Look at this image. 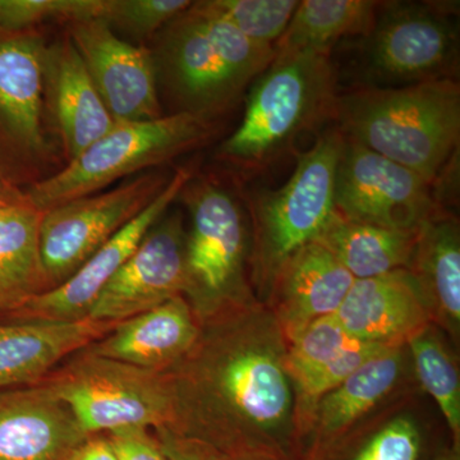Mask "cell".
Segmentation results:
<instances>
[{
    "label": "cell",
    "instance_id": "cell-27",
    "mask_svg": "<svg viewBox=\"0 0 460 460\" xmlns=\"http://www.w3.org/2000/svg\"><path fill=\"white\" fill-rule=\"evenodd\" d=\"M423 438L407 414L365 420L313 460H420Z\"/></svg>",
    "mask_w": 460,
    "mask_h": 460
},
{
    "label": "cell",
    "instance_id": "cell-15",
    "mask_svg": "<svg viewBox=\"0 0 460 460\" xmlns=\"http://www.w3.org/2000/svg\"><path fill=\"white\" fill-rule=\"evenodd\" d=\"M69 38L115 122L163 117L150 50L118 38L102 20L69 23Z\"/></svg>",
    "mask_w": 460,
    "mask_h": 460
},
{
    "label": "cell",
    "instance_id": "cell-14",
    "mask_svg": "<svg viewBox=\"0 0 460 460\" xmlns=\"http://www.w3.org/2000/svg\"><path fill=\"white\" fill-rule=\"evenodd\" d=\"M186 238L181 214L163 217L100 293L89 319L122 323L183 296Z\"/></svg>",
    "mask_w": 460,
    "mask_h": 460
},
{
    "label": "cell",
    "instance_id": "cell-38",
    "mask_svg": "<svg viewBox=\"0 0 460 460\" xmlns=\"http://www.w3.org/2000/svg\"><path fill=\"white\" fill-rule=\"evenodd\" d=\"M229 460H277L272 458H265V456H242V458H234Z\"/></svg>",
    "mask_w": 460,
    "mask_h": 460
},
{
    "label": "cell",
    "instance_id": "cell-34",
    "mask_svg": "<svg viewBox=\"0 0 460 460\" xmlns=\"http://www.w3.org/2000/svg\"><path fill=\"white\" fill-rule=\"evenodd\" d=\"M154 432L169 460H229L219 450L198 438L177 434L166 428L154 429Z\"/></svg>",
    "mask_w": 460,
    "mask_h": 460
},
{
    "label": "cell",
    "instance_id": "cell-29",
    "mask_svg": "<svg viewBox=\"0 0 460 460\" xmlns=\"http://www.w3.org/2000/svg\"><path fill=\"white\" fill-rule=\"evenodd\" d=\"M335 314L320 317L287 339V368L293 387L356 344Z\"/></svg>",
    "mask_w": 460,
    "mask_h": 460
},
{
    "label": "cell",
    "instance_id": "cell-37",
    "mask_svg": "<svg viewBox=\"0 0 460 460\" xmlns=\"http://www.w3.org/2000/svg\"><path fill=\"white\" fill-rule=\"evenodd\" d=\"M8 192H16V190H8L7 187L4 186V184L0 181V208H5V206H8L9 204H12V202L16 201L17 199H20L22 195H17L14 196V198H9L7 195Z\"/></svg>",
    "mask_w": 460,
    "mask_h": 460
},
{
    "label": "cell",
    "instance_id": "cell-28",
    "mask_svg": "<svg viewBox=\"0 0 460 460\" xmlns=\"http://www.w3.org/2000/svg\"><path fill=\"white\" fill-rule=\"evenodd\" d=\"M420 385L434 398L452 432V445L460 449V377L456 357L434 323L407 343Z\"/></svg>",
    "mask_w": 460,
    "mask_h": 460
},
{
    "label": "cell",
    "instance_id": "cell-23",
    "mask_svg": "<svg viewBox=\"0 0 460 460\" xmlns=\"http://www.w3.org/2000/svg\"><path fill=\"white\" fill-rule=\"evenodd\" d=\"M407 270L416 280L432 323L454 341L460 332V229L453 214L438 208L416 233Z\"/></svg>",
    "mask_w": 460,
    "mask_h": 460
},
{
    "label": "cell",
    "instance_id": "cell-10",
    "mask_svg": "<svg viewBox=\"0 0 460 460\" xmlns=\"http://www.w3.org/2000/svg\"><path fill=\"white\" fill-rule=\"evenodd\" d=\"M47 49L35 29H0V181L11 190L44 180L53 163L42 126Z\"/></svg>",
    "mask_w": 460,
    "mask_h": 460
},
{
    "label": "cell",
    "instance_id": "cell-36",
    "mask_svg": "<svg viewBox=\"0 0 460 460\" xmlns=\"http://www.w3.org/2000/svg\"><path fill=\"white\" fill-rule=\"evenodd\" d=\"M432 460H460V449H456L453 445L443 447L435 454Z\"/></svg>",
    "mask_w": 460,
    "mask_h": 460
},
{
    "label": "cell",
    "instance_id": "cell-16",
    "mask_svg": "<svg viewBox=\"0 0 460 460\" xmlns=\"http://www.w3.org/2000/svg\"><path fill=\"white\" fill-rule=\"evenodd\" d=\"M335 316L354 341L387 348L405 347L432 323L425 298L405 269L354 280Z\"/></svg>",
    "mask_w": 460,
    "mask_h": 460
},
{
    "label": "cell",
    "instance_id": "cell-33",
    "mask_svg": "<svg viewBox=\"0 0 460 460\" xmlns=\"http://www.w3.org/2000/svg\"><path fill=\"white\" fill-rule=\"evenodd\" d=\"M119 460H169L155 432L145 428H128L105 434Z\"/></svg>",
    "mask_w": 460,
    "mask_h": 460
},
{
    "label": "cell",
    "instance_id": "cell-1",
    "mask_svg": "<svg viewBox=\"0 0 460 460\" xmlns=\"http://www.w3.org/2000/svg\"><path fill=\"white\" fill-rule=\"evenodd\" d=\"M164 372L174 401L172 431L229 459L301 460L286 337L260 299L199 320L195 343Z\"/></svg>",
    "mask_w": 460,
    "mask_h": 460
},
{
    "label": "cell",
    "instance_id": "cell-18",
    "mask_svg": "<svg viewBox=\"0 0 460 460\" xmlns=\"http://www.w3.org/2000/svg\"><path fill=\"white\" fill-rule=\"evenodd\" d=\"M354 280L325 248L313 242L281 263L263 304L287 341L313 321L337 314Z\"/></svg>",
    "mask_w": 460,
    "mask_h": 460
},
{
    "label": "cell",
    "instance_id": "cell-19",
    "mask_svg": "<svg viewBox=\"0 0 460 460\" xmlns=\"http://www.w3.org/2000/svg\"><path fill=\"white\" fill-rule=\"evenodd\" d=\"M407 353L390 348L366 362L314 405L301 438V460H313L365 422L401 384Z\"/></svg>",
    "mask_w": 460,
    "mask_h": 460
},
{
    "label": "cell",
    "instance_id": "cell-11",
    "mask_svg": "<svg viewBox=\"0 0 460 460\" xmlns=\"http://www.w3.org/2000/svg\"><path fill=\"white\" fill-rule=\"evenodd\" d=\"M166 183L157 174L141 175L117 189L72 199L42 213L39 248L48 290L68 280L142 213Z\"/></svg>",
    "mask_w": 460,
    "mask_h": 460
},
{
    "label": "cell",
    "instance_id": "cell-3",
    "mask_svg": "<svg viewBox=\"0 0 460 460\" xmlns=\"http://www.w3.org/2000/svg\"><path fill=\"white\" fill-rule=\"evenodd\" d=\"M337 96L330 54L275 56L252 84L243 119L219 147V159L260 174L290 155L302 135L332 119Z\"/></svg>",
    "mask_w": 460,
    "mask_h": 460
},
{
    "label": "cell",
    "instance_id": "cell-25",
    "mask_svg": "<svg viewBox=\"0 0 460 460\" xmlns=\"http://www.w3.org/2000/svg\"><path fill=\"white\" fill-rule=\"evenodd\" d=\"M416 230L383 228L345 219L335 211L316 243L325 248L354 279L380 277L410 265Z\"/></svg>",
    "mask_w": 460,
    "mask_h": 460
},
{
    "label": "cell",
    "instance_id": "cell-13",
    "mask_svg": "<svg viewBox=\"0 0 460 460\" xmlns=\"http://www.w3.org/2000/svg\"><path fill=\"white\" fill-rule=\"evenodd\" d=\"M192 177L193 172L190 168L180 169L154 201L109 239L68 280L33 296L22 307L0 321L71 323L89 319L91 308L100 293L137 250L148 230L164 217L169 206L177 199Z\"/></svg>",
    "mask_w": 460,
    "mask_h": 460
},
{
    "label": "cell",
    "instance_id": "cell-26",
    "mask_svg": "<svg viewBox=\"0 0 460 460\" xmlns=\"http://www.w3.org/2000/svg\"><path fill=\"white\" fill-rule=\"evenodd\" d=\"M380 2L374 0H302L275 42V56L292 53L330 54L343 38L370 35Z\"/></svg>",
    "mask_w": 460,
    "mask_h": 460
},
{
    "label": "cell",
    "instance_id": "cell-6",
    "mask_svg": "<svg viewBox=\"0 0 460 460\" xmlns=\"http://www.w3.org/2000/svg\"><path fill=\"white\" fill-rule=\"evenodd\" d=\"M210 119L172 113L140 122H115L111 131L66 163L62 171L32 184L23 195L41 213L72 199L99 193L115 181L159 165L204 144Z\"/></svg>",
    "mask_w": 460,
    "mask_h": 460
},
{
    "label": "cell",
    "instance_id": "cell-12",
    "mask_svg": "<svg viewBox=\"0 0 460 460\" xmlns=\"http://www.w3.org/2000/svg\"><path fill=\"white\" fill-rule=\"evenodd\" d=\"M334 206L345 219L399 230H416L443 208L417 172L347 138L335 175Z\"/></svg>",
    "mask_w": 460,
    "mask_h": 460
},
{
    "label": "cell",
    "instance_id": "cell-17",
    "mask_svg": "<svg viewBox=\"0 0 460 460\" xmlns=\"http://www.w3.org/2000/svg\"><path fill=\"white\" fill-rule=\"evenodd\" d=\"M89 438L47 387L0 389V460H65Z\"/></svg>",
    "mask_w": 460,
    "mask_h": 460
},
{
    "label": "cell",
    "instance_id": "cell-7",
    "mask_svg": "<svg viewBox=\"0 0 460 460\" xmlns=\"http://www.w3.org/2000/svg\"><path fill=\"white\" fill-rule=\"evenodd\" d=\"M68 405L87 436L128 428L172 429L174 401L165 372L144 370L83 349L39 381Z\"/></svg>",
    "mask_w": 460,
    "mask_h": 460
},
{
    "label": "cell",
    "instance_id": "cell-9",
    "mask_svg": "<svg viewBox=\"0 0 460 460\" xmlns=\"http://www.w3.org/2000/svg\"><path fill=\"white\" fill-rule=\"evenodd\" d=\"M456 3L380 2L366 38V66L371 80L407 86L454 80L459 66Z\"/></svg>",
    "mask_w": 460,
    "mask_h": 460
},
{
    "label": "cell",
    "instance_id": "cell-2",
    "mask_svg": "<svg viewBox=\"0 0 460 460\" xmlns=\"http://www.w3.org/2000/svg\"><path fill=\"white\" fill-rule=\"evenodd\" d=\"M347 140L417 172L429 184L459 150L460 89L456 80L359 87L335 99Z\"/></svg>",
    "mask_w": 460,
    "mask_h": 460
},
{
    "label": "cell",
    "instance_id": "cell-35",
    "mask_svg": "<svg viewBox=\"0 0 460 460\" xmlns=\"http://www.w3.org/2000/svg\"><path fill=\"white\" fill-rule=\"evenodd\" d=\"M65 460H119L105 434L91 435L69 452Z\"/></svg>",
    "mask_w": 460,
    "mask_h": 460
},
{
    "label": "cell",
    "instance_id": "cell-4",
    "mask_svg": "<svg viewBox=\"0 0 460 460\" xmlns=\"http://www.w3.org/2000/svg\"><path fill=\"white\" fill-rule=\"evenodd\" d=\"M274 58V47L248 40L196 2L163 30L157 65L175 113L210 119L232 108Z\"/></svg>",
    "mask_w": 460,
    "mask_h": 460
},
{
    "label": "cell",
    "instance_id": "cell-20",
    "mask_svg": "<svg viewBox=\"0 0 460 460\" xmlns=\"http://www.w3.org/2000/svg\"><path fill=\"white\" fill-rule=\"evenodd\" d=\"M120 323L0 321V389L32 385Z\"/></svg>",
    "mask_w": 460,
    "mask_h": 460
},
{
    "label": "cell",
    "instance_id": "cell-21",
    "mask_svg": "<svg viewBox=\"0 0 460 460\" xmlns=\"http://www.w3.org/2000/svg\"><path fill=\"white\" fill-rule=\"evenodd\" d=\"M44 96H47L68 162L111 131V117L71 38L48 47Z\"/></svg>",
    "mask_w": 460,
    "mask_h": 460
},
{
    "label": "cell",
    "instance_id": "cell-30",
    "mask_svg": "<svg viewBox=\"0 0 460 460\" xmlns=\"http://www.w3.org/2000/svg\"><path fill=\"white\" fill-rule=\"evenodd\" d=\"M213 12L248 40L274 47L295 13L296 0H205Z\"/></svg>",
    "mask_w": 460,
    "mask_h": 460
},
{
    "label": "cell",
    "instance_id": "cell-32",
    "mask_svg": "<svg viewBox=\"0 0 460 460\" xmlns=\"http://www.w3.org/2000/svg\"><path fill=\"white\" fill-rule=\"evenodd\" d=\"M190 4L189 0H107L102 21L145 38L168 25Z\"/></svg>",
    "mask_w": 460,
    "mask_h": 460
},
{
    "label": "cell",
    "instance_id": "cell-22",
    "mask_svg": "<svg viewBox=\"0 0 460 460\" xmlns=\"http://www.w3.org/2000/svg\"><path fill=\"white\" fill-rule=\"evenodd\" d=\"M199 332L198 316L180 296L122 321L84 349L144 370L164 372L189 352Z\"/></svg>",
    "mask_w": 460,
    "mask_h": 460
},
{
    "label": "cell",
    "instance_id": "cell-5",
    "mask_svg": "<svg viewBox=\"0 0 460 460\" xmlns=\"http://www.w3.org/2000/svg\"><path fill=\"white\" fill-rule=\"evenodd\" d=\"M343 145L337 127L323 132L310 150L296 154L295 172L284 186L248 198L250 278L263 298L281 263L316 241L335 213V175Z\"/></svg>",
    "mask_w": 460,
    "mask_h": 460
},
{
    "label": "cell",
    "instance_id": "cell-24",
    "mask_svg": "<svg viewBox=\"0 0 460 460\" xmlns=\"http://www.w3.org/2000/svg\"><path fill=\"white\" fill-rule=\"evenodd\" d=\"M41 217L23 195L0 208V319L48 290L39 248Z\"/></svg>",
    "mask_w": 460,
    "mask_h": 460
},
{
    "label": "cell",
    "instance_id": "cell-31",
    "mask_svg": "<svg viewBox=\"0 0 460 460\" xmlns=\"http://www.w3.org/2000/svg\"><path fill=\"white\" fill-rule=\"evenodd\" d=\"M107 0H0V29L22 31L49 20H102Z\"/></svg>",
    "mask_w": 460,
    "mask_h": 460
},
{
    "label": "cell",
    "instance_id": "cell-8",
    "mask_svg": "<svg viewBox=\"0 0 460 460\" xmlns=\"http://www.w3.org/2000/svg\"><path fill=\"white\" fill-rule=\"evenodd\" d=\"M181 195L190 213L183 296L199 321L229 305L256 299L247 279L251 250L246 217L238 199L226 187L208 180L187 184Z\"/></svg>",
    "mask_w": 460,
    "mask_h": 460
}]
</instances>
